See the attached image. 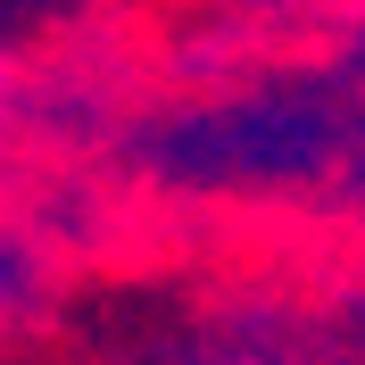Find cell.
<instances>
[{"instance_id": "cell-1", "label": "cell", "mask_w": 365, "mask_h": 365, "mask_svg": "<svg viewBox=\"0 0 365 365\" xmlns=\"http://www.w3.org/2000/svg\"><path fill=\"white\" fill-rule=\"evenodd\" d=\"M17 299V266H9V241H0V307Z\"/></svg>"}, {"instance_id": "cell-2", "label": "cell", "mask_w": 365, "mask_h": 365, "mask_svg": "<svg viewBox=\"0 0 365 365\" xmlns=\"http://www.w3.org/2000/svg\"><path fill=\"white\" fill-rule=\"evenodd\" d=\"M0 108H9V58H0Z\"/></svg>"}, {"instance_id": "cell-3", "label": "cell", "mask_w": 365, "mask_h": 365, "mask_svg": "<svg viewBox=\"0 0 365 365\" xmlns=\"http://www.w3.org/2000/svg\"><path fill=\"white\" fill-rule=\"evenodd\" d=\"M349 9H365V0H349Z\"/></svg>"}]
</instances>
